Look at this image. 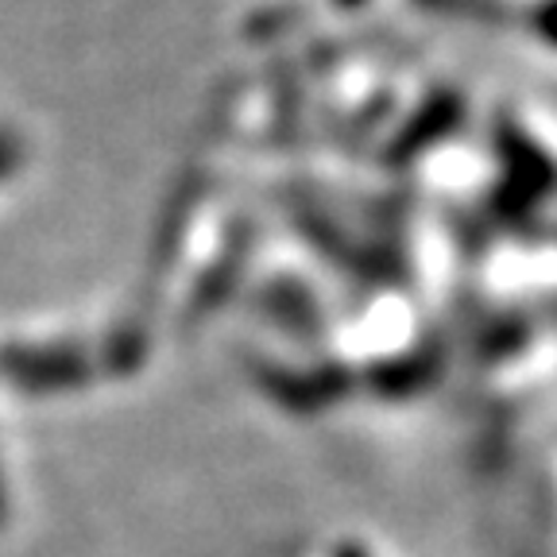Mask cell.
I'll return each instance as SVG.
<instances>
[{"label": "cell", "mask_w": 557, "mask_h": 557, "mask_svg": "<svg viewBox=\"0 0 557 557\" xmlns=\"http://www.w3.org/2000/svg\"><path fill=\"white\" fill-rule=\"evenodd\" d=\"M0 372L24 392H70L94 375V360L78 345H9L0 348Z\"/></svg>", "instance_id": "6da1fadb"}, {"label": "cell", "mask_w": 557, "mask_h": 557, "mask_svg": "<svg viewBox=\"0 0 557 557\" xmlns=\"http://www.w3.org/2000/svg\"><path fill=\"white\" fill-rule=\"evenodd\" d=\"M252 244H256V225H233L228 228L221 256L206 268V275H201L198 287H194L190 302H186L183 325H190L194 330V325L206 322L218 306H225V298L236 290L244 268H248V260H252Z\"/></svg>", "instance_id": "7a4b0ae2"}, {"label": "cell", "mask_w": 557, "mask_h": 557, "mask_svg": "<svg viewBox=\"0 0 557 557\" xmlns=\"http://www.w3.org/2000/svg\"><path fill=\"white\" fill-rule=\"evenodd\" d=\"M256 310L268 318L271 325H278L290 337H318L322 333V306L313 298V290L306 283H298L295 275H275L271 283H263L256 290Z\"/></svg>", "instance_id": "3957f363"}, {"label": "cell", "mask_w": 557, "mask_h": 557, "mask_svg": "<svg viewBox=\"0 0 557 557\" xmlns=\"http://www.w3.org/2000/svg\"><path fill=\"white\" fill-rule=\"evenodd\" d=\"M206 194V178L201 174H186L183 183L174 186V194L166 198L163 218L156 225V240H151V260H148V290L163 287V275L174 268V256H178V244H183L186 228H190L198 198Z\"/></svg>", "instance_id": "277c9868"}, {"label": "cell", "mask_w": 557, "mask_h": 557, "mask_svg": "<svg viewBox=\"0 0 557 557\" xmlns=\"http://www.w3.org/2000/svg\"><path fill=\"white\" fill-rule=\"evenodd\" d=\"M465 116V101L457 94H434L414 116L410 124H403V132L392 139V148H387V159L392 163H410L418 159L430 144H442Z\"/></svg>", "instance_id": "5b68a950"}, {"label": "cell", "mask_w": 557, "mask_h": 557, "mask_svg": "<svg viewBox=\"0 0 557 557\" xmlns=\"http://www.w3.org/2000/svg\"><path fill=\"white\" fill-rule=\"evenodd\" d=\"M499 151H504V163H507V190H511L515 198L531 206L539 194L549 190V183H554V174H557L554 163L534 148L531 139L519 136L511 124L499 128Z\"/></svg>", "instance_id": "8992f818"}, {"label": "cell", "mask_w": 557, "mask_h": 557, "mask_svg": "<svg viewBox=\"0 0 557 557\" xmlns=\"http://www.w3.org/2000/svg\"><path fill=\"white\" fill-rule=\"evenodd\" d=\"M263 387L287 407H318V403L337 399L348 387L345 368H318V372H290V368H263Z\"/></svg>", "instance_id": "52a82bcc"}, {"label": "cell", "mask_w": 557, "mask_h": 557, "mask_svg": "<svg viewBox=\"0 0 557 557\" xmlns=\"http://www.w3.org/2000/svg\"><path fill=\"white\" fill-rule=\"evenodd\" d=\"M414 9L449 20H469V24H507V20H515V12L504 0H414Z\"/></svg>", "instance_id": "ba28073f"}, {"label": "cell", "mask_w": 557, "mask_h": 557, "mask_svg": "<svg viewBox=\"0 0 557 557\" xmlns=\"http://www.w3.org/2000/svg\"><path fill=\"white\" fill-rule=\"evenodd\" d=\"M144 348H148V330H144V322H121L104 337V360H109L113 372H132V368L144 360Z\"/></svg>", "instance_id": "9c48e42d"}, {"label": "cell", "mask_w": 557, "mask_h": 557, "mask_svg": "<svg viewBox=\"0 0 557 557\" xmlns=\"http://www.w3.org/2000/svg\"><path fill=\"white\" fill-rule=\"evenodd\" d=\"M430 368L422 364L418 357H407V360H392V364H383V368H375V383H380L383 392H410L422 375H426Z\"/></svg>", "instance_id": "30bf717a"}, {"label": "cell", "mask_w": 557, "mask_h": 557, "mask_svg": "<svg viewBox=\"0 0 557 557\" xmlns=\"http://www.w3.org/2000/svg\"><path fill=\"white\" fill-rule=\"evenodd\" d=\"M306 12L298 4H283V9H268L252 20V39H278V35H287L295 24H302Z\"/></svg>", "instance_id": "8fae6325"}, {"label": "cell", "mask_w": 557, "mask_h": 557, "mask_svg": "<svg viewBox=\"0 0 557 557\" xmlns=\"http://www.w3.org/2000/svg\"><path fill=\"white\" fill-rule=\"evenodd\" d=\"M531 24H534V32L546 39V44L557 47V0H546L542 9H534L531 12Z\"/></svg>", "instance_id": "7c38bea8"}, {"label": "cell", "mask_w": 557, "mask_h": 557, "mask_svg": "<svg viewBox=\"0 0 557 557\" xmlns=\"http://www.w3.org/2000/svg\"><path fill=\"white\" fill-rule=\"evenodd\" d=\"M333 4H341V9H360V4H368V0H333Z\"/></svg>", "instance_id": "4fadbf2b"}]
</instances>
